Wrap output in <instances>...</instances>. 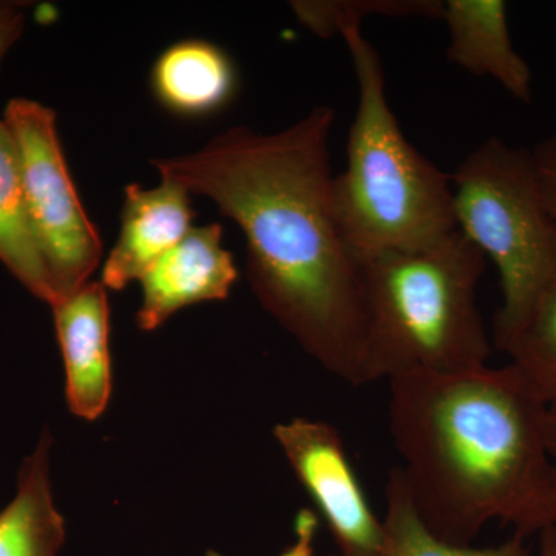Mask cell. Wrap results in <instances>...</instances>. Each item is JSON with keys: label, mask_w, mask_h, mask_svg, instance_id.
<instances>
[{"label": "cell", "mask_w": 556, "mask_h": 556, "mask_svg": "<svg viewBox=\"0 0 556 556\" xmlns=\"http://www.w3.org/2000/svg\"><path fill=\"white\" fill-rule=\"evenodd\" d=\"M237 68L225 50L201 39L181 40L160 54L150 73L153 97L178 116L201 118L236 97Z\"/></svg>", "instance_id": "7c38bea8"}, {"label": "cell", "mask_w": 556, "mask_h": 556, "mask_svg": "<svg viewBox=\"0 0 556 556\" xmlns=\"http://www.w3.org/2000/svg\"><path fill=\"white\" fill-rule=\"evenodd\" d=\"M536 556H556V529L547 527L540 533V546Z\"/></svg>", "instance_id": "7402d4cb"}, {"label": "cell", "mask_w": 556, "mask_h": 556, "mask_svg": "<svg viewBox=\"0 0 556 556\" xmlns=\"http://www.w3.org/2000/svg\"><path fill=\"white\" fill-rule=\"evenodd\" d=\"M493 338L533 393L547 407L556 405V287L544 292L515 327Z\"/></svg>", "instance_id": "2e32d148"}, {"label": "cell", "mask_w": 556, "mask_h": 556, "mask_svg": "<svg viewBox=\"0 0 556 556\" xmlns=\"http://www.w3.org/2000/svg\"><path fill=\"white\" fill-rule=\"evenodd\" d=\"M383 538L375 556H530L527 538L514 533L497 546H456L434 535L417 515L399 467L387 482ZM331 556H339L332 554Z\"/></svg>", "instance_id": "9a60e30c"}, {"label": "cell", "mask_w": 556, "mask_h": 556, "mask_svg": "<svg viewBox=\"0 0 556 556\" xmlns=\"http://www.w3.org/2000/svg\"><path fill=\"white\" fill-rule=\"evenodd\" d=\"M485 265V255L459 229L431 248L362 260L367 303L362 386L489 365L492 345L477 300Z\"/></svg>", "instance_id": "277c9868"}, {"label": "cell", "mask_w": 556, "mask_h": 556, "mask_svg": "<svg viewBox=\"0 0 556 556\" xmlns=\"http://www.w3.org/2000/svg\"><path fill=\"white\" fill-rule=\"evenodd\" d=\"M193 211L189 190L163 178L159 188H126L121 230L104 268L101 283L112 291H123L131 281L141 280L161 257L188 236Z\"/></svg>", "instance_id": "30bf717a"}, {"label": "cell", "mask_w": 556, "mask_h": 556, "mask_svg": "<svg viewBox=\"0 0 556 556\" xmlns=\"http://www.w3.org/2000/svg\"><path fill=\"white\" fill-rule=\"evenodd\" d=\"M452 188L457 229L500 270L503 305L493 317V336L501 334L556 287V225L530 150L503 139H486L468 153Z\"/></svg>", "instance_id": "5b68a950"}, {"label": "cell", "mask_w": 556, "mask_h": 556, "mask_svg": "<svg viewBox=\"0 0 556 556\" xmlns=\"http://www.w3.org/2000/svg\"><path fill=\"white\" fill-rule=\"evenodd\" d=\"M547 447L552 466L551 515L552 526L556 529V405H551L547 412Z\"/></svg>", "instance_id": "44dd1931"}, {"label": "cell", "mask_w": 556, "mask_h": 556, "mask_svg": "<svg viewBox=\"0 0 556 556\" xmlns=\"http://www.w3.org/2000/svg\"><path fill=\"white\" fill-rule=\"evenodd\" d=\"M334 121V109L317 105L277 134L233 127L199 152L152 164L239 225L260 305L325 371L361 387L367 303L362 262L332 207Z\"/></svg>", "instance_id": "6da1fadb"}, {"label": "cell", "mask_w": 556, "mask_h": 556, "mask_svg": "<svg viewBox=\"0 0 556 556\" xmlns=\"http://www.w3.org/2000/svg\"><path fill=\"white\" fill-rule=\"evenodd\" d=\"M206 556H223V555H219V554H217V552H214V551H208Z\"/></svg>", "instance_id": "603a6c76"}, {"label": "cell", "mask_w": 556, "mask_h": 556, "mask_svg": "<svg viewBox=\"0 0 556 556\" xmlns=\"http://www.w3.org/2000/svg\"><path fill=\"white\" fill-rule=\"evenodd\" d=\"M442 21L450 31V62L495 79L515 100L532 101V72L511 42L506 2L447 0Z\"/></svg>", "instance_id": "8fae6325"}, {"label": "cell", "mask_w": 556, "mask_h": 556, "mask_svg": "<svg viewBox=\"0 0 556 556\" xmlns=\"http://www.w3.org/2000/svg\"><path fill=\"white\" fill-rule=\"evenodd\" d=\"M239 276L232 254L223 247V228L218 223L190 229L139 280V329L155 331L179 309L228 299Z\"/></svg>", "instance_id": "ba28073f"}, {"label": "cell", "mask_w": 556, "mask_h": 556, "mask_svg": "<svg viewBox=\"0 0 556 556\" xmlns=\"http://www.w3.org/2000/svg\"><path fill=\"white\" fill-rule=\"evenodd\" d=\"M24 3L0 2V60L24 30Z\"/></svg>", "instance_id": "ffe728a7"}, {"label": "cell", "mask_w": 556, "mask_h": 556, "mask_svg": "<svg viewBox=\"0 0 556 556\" xmlns=\"http://www.w3.org/2000/svg\"><path fill=\"white\" fill-rule=\"evenodd\" d=\"M541 197L556 225V129L530 150Z\"/></svg>", "instance_id": "ac0fdd59"}, {"label": "cell", "mask_w": 556, "mask_h": 556, "mask_svg": "<svg viewBox=\"0 0 556 556\" xmlns=\"http://www.w3.org/2000/svg\"><path fill=\"white\" fill-rule=\"evenodd\" d=\"M3 121L16 144L28 218L56 305L89 283L102 257L100 232L70 177L53 110L13 100Z\"/></svg>", "instance_id": "8992f818"}, {"label": "cell", "mask_w": 556, "mask_h": 556, "mask_svg": "<svg viewBox=\"0 0 556 556\" xmlns=\"http://www.w3.org/2000/svg\"><path fill=\"white\" fill-rule=\"evenodd\" d=\"M292 541L278 556H314L318 532V515L311 508H302L294 518Z\"/></svg>", "instance_id": "d6986e66"}, {"label": "cell", "mask_w": 556, "mask_h": 556, "mask_svg": "<svg viewBox=\"0 0 556 556\" xmlns=\"http://www.w3.org/2000/svg\"><path fill=\"white\" fill-rule=\"evenodd\" d=\"M51 308L70 412L97 420L108 408L113 388L108 288L101 281H89Z\"/></svg>", "instance_id": "9c48e42d"}, {"label": "cell", "mask_w": 556, "mask_h": 556, "mask_svg": "<svg viewBox=\"0 0 556 556\" xmlns=\"http://www.w3.org/2000/svg\"><path fill=\"white\" fill-rule=\"evenodd\" d=\"M388 422L424 525L473 546L489 522L525 538L552 526L548 407L510 364L391 379Z\"/></svg>", "instance_id": "7a4b0ae2"}, {"label": "cell", "mask_w": 556, "mask_h": 556, "mask_svg": "<svg viewBox=\"0 0 556 556\" xmlns=\"http://www.w3.org/2000/svg\"><path fill=\"white\" fill-rule=\"evenodd\" d=\"M357 80L356 115L346 141V166L332 177L336 219L358 260L419 251L457 230L452 175L405 138L387 97L378 51L361 28L342 33Z\"/></svg>", "instance_id": "3957f363"}, {"label": "cell", "mask_w": 556, "mask_h": 556, "mask_svg": "<svg viewBox=\"0 0 556 556\" xmlns=\"http://www.w3.org/2000/svg\"><path fill=\"white\" fill-rule=\"evenodd\" d=\"M0 262L33 295L53 305V288L25 204L20 156L5 121H0Z\"/></svg>", "instance_id": "5bb4252c"}, {"label": "cell", "mask_w": 556, "mask_h": 556, "mask_svg": "<svg viewBox=\"0 0 556 556\" xmlns=\"http://www.w3.org/2000/svg\"><path fill=\"white\" fill-rule=\"evenodd\" d=\"M295 478L324 519L339 556H375L383 522L369 506L338 428L294 417L273 430Z\"/></svg>", "instance_id": "52a82bcc"}, {"label": "cell", "mask_w": 556, "mask_h": 556, "mask_svg": "<svg viewBox=\"0 0 556 556\" xmlns=\"http://www.w3.org/2000/svg\"><path fill=\"white\" fill-rule=\"evenodd\" d=\"M50 431L22 464L17 492L0 511V556H60L64 518L54 504L50 478Z\"/></svg>", "instance_id": "4fadbf2b"}, {"label": "cell", "mask_w": 556, "mask_h": 556, "mask_svg": "<svg viewBox=\"0 0 556 556\" xmlns=\"http://www.w3.org/2000/svg\"><path fill=\"white\" fill-rule=\"evenodd\" d=\"M291 5L298 20L320 38L361 28L369 16L438 21L444 14L441 0H299Z\"/></svg>", "instance_id": "e0dca14e"}]
</instances>
